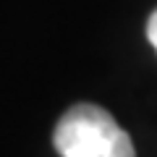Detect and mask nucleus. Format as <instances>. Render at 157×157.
<instances>
[{
	"instance_id": "1",
	"label": "nucleus",
	"mask_w": 157,
	"mask_h": 157,
	"mask_svg": "<svg viewBox=\"0 0 157 157\" xmlns=\"http://www.w3.org/2000/svg\"><path fill=\"white\" fill-rule=\"evenodd\" d=\"M55 149L60 157H136L134 144L118 121L97 105H76L55 126Z\"/></svg>"
},
{
	"instance_id": "2",
	"label": "nucleus",
	"mask_w": 157,
	"mask_h": 157,
	"mask_svg": "<svg viewBox=\"0 0 157 157\" xmlns=\"http://www.w3.org/2000/svg\"><path fill=\"white\" fill-rule=\"evenodd\" d=\"M147 37H149L152 47L157 50V11L149 16V21H147Z\"/></svg>"
}]
</instances>
